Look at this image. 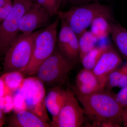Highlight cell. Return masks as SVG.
I'll list each match as a JSON object with an SVG mask.
<instances>
[{
	"mask_svg": "<svg viewBox=\"0 0 127 127\" xmlns=\"http://www.w3.org/2000/svg\"><path fill=\"white\" fill-rule=\"evenodd\" d=\"M109 45L101 44L96 46L81 59L83 68L92 70L102 55L108 47Z\"/></svg>",
	"mask_w": 127,
	"mask_h": 127,
	"instance_id": "16",
	"label": "cell"
},
{
	"mask_svg": "<svg viewBox=\"0 0 127 127\" xmlns=\"http://www.w3.org/2000/svg\"><path fill=\"white\" fill-rule=\"evenodd\" d=\"M82 105L88 125L102 120H114L122 125L123 108L119 104L114 94L110 90L103 91L85 96H78Z\"/></svg>",
	"mask_w": 127,
	"mask_h": 127,
	"instance_id": "1",
	"label": "cell"
},
{
	"mask_svg": "<svg viewBox=\"0 0 127 127\" xmlns=\"http://www.w3.org/2000/svg\"><path fill=\"white\" fill-rule=\"evenodd\" d=\"M110 35L119 52L127 61V29L114 21H109Z\"/></svg>",
	"mask_w": 127,
	"mask_h": 127,
	"instance_id": "15",
	"label": "cell"
},
{
	"mask_svg": "<svg viewBox=\"0 0 127 127\" xmlns=\"http://www.w3.org/2000/svg\"><path fill=\"white\" fill-rule=\"evenodd\" d=\"M121 88L118 93L114 94L115 98L123 108H127V84Z\"/></svg>",
	"mask_w": 127,
	"mask_h": 127,
	"instance_id": "24",
	"label": "cell"
},
{
	"mask_svg": "<svg viewBox=\"0 0 127 127\" xmlns=\"http://www.w3.org/2000/svg\"><path fill=\"white\" fill-rule=\"evenodd\" d=\"M124 109H125V110H126V111H127V108H124Z\"/></svg>",
	"mask_w": 127,
	"mask_h": 127,
	"instance_id": "32",
	"label": "cell"
},
{
	"mask_svg": "<svg viewBox=\"0 0 127 127\" xmlns=\"http://www.w3.org/2000/svg\"><path fill=\"white\" fill-rule=\"evenodd\" d=\"M23 73L17 71L3 73L0 76L9 90L13 94L20 87L25 78Z\"/></svg>",
	"mask_w": 127,
	"mask_h": 127,
	"instance_id": "19",
	"label": "cell"
},
{
	"mask_svg": "<svg viewBox=\"0 0 127 127\" xmlns=\"http://www.w3.org/2000/svg\"><path fill=\"white\" fill-rule=\"evenodd\" d=\"M33 2V0H14L10 13L0 23V59H4L7 51L20 33L21 19Z\"/></svg>",
	"mask_w": 127,
	"mask_h": 127,
	"instance_id": "6",
	"label": "cell"
},
{
	"mask_svg": "<svg viewBox=\"0 0 127 127\" xmlns=\"http://www.w3.org/2000/svg\"><path fill=\"white\" fill-rule=\"evenodd\" d=\"M68 90L60 86L53 87L45 96L44 103L46 109L52 116L51 122L56 119L67 97Z\"/></svg>",
	"mask_w": 127,
	"mask_h": 127,
	"instance_id": "13",
	"label": "cell"
},
{
	"mask_svg": "<svg viewBox=\"0 0 127 127\" xmlns=\"http://www.w3.org/2000/svg\"><path fill=\"white\" fill-rule=\"evenodd\" d=\"M14 108L15 112L27 110V106L25 98L18 91H16L13 94Z\"/></svg>",
	"mask_w": 127,
	"mask_h": 127,
	"instance_id": "23",
	"label": "cell"
},
{
	"mask_svg": "<svg viewBox=\"0 0 127 127\" xmlns=\"http://www.w3.org/2000/svg\"><path fill=\"white\" fill-rule=\"evenodd\" d=\"M127 70V61L109 74L107 79L104 89L111 90L114 88L117 87L119 79Z\"/></svg>",
	"mask_w": 127,
	"mask_h": 127,
	"instance_id": "20",
	"label": "cell"
},
{
	"mask_svg": "<svg viewBox=\"0 0 127 127\" xmlns=\"http://www.w3.org/2000/svg\"><path fill=\"white\" fill-rule=\"evenodd\" d=\"M104 86L92 70L83 68L77 75L74 92L78 96H85L104 90Z\"/></svg>",
	"mask_w": 127,
	"mask_h": 127,
	"instance_id": "12",
	"label": "cell"
},
{
	"mask_svg": "<svg viewBox=\"0 0 127 127\" xmlns=\"http://www.w3.org/2000/svg\"><path fill=\"white\" fill-rule=\"evenodd\" d=\"M50 17L45 9L33 2L21 19L19 25L20 32L30 34L46 26L49 23Z\"/></svg>",
	"mask_w": 127,
	"mask_h": 127,
	"instance_id": "9",
	"label": "cell"
},
{
	"mask_svg": "<svg viewBox=\"0 0 127 127\" xmlns=\"http://www.w3.org/2000/svg\"><path fill=\"white\" fill-rule=\"evenodd\" d=\"M122 62L119 53L112 45H109L92 71L105 87L108 76L122 65Z\"/></svg>",
	"mask_w": 127,
	"mask_h": 127,
	"instance_id": "11",
	"label": "cell"
},
{
	"mask_svg": "<svg viewBox=\"0 0 127 127\" xmlns=\"http://www.w3.org/2000/svg\"><path fill=\"white\" fill-rule=\"evenodd\" d=\"M4 113L0 109V127H3L5 123V117Z\"/></svg>",
	"mask_w": 127,
	"mask_h": 127,
	"instance_id": "29",
	"label": "cell"
},
{
	"mask_svg": "<svg viewBox=\"0 0 127 127\" xmlns=\"http://www.w3.org/2000/svg\"><path fill=\"white\" fill-rule=\"evenodd\" d=\"M9 127H50L51 124L28 110L15 112L9 118Z\"/></svg>",
	"mask_w": 127,
	"mask_h": 127,
	"instance_id": "14",
	"label": "cell"
},
{
	"mask_svg": "<svg viewBox=\"0 0 127 127\" xmlns=\"http://www.w3.org/2000/svg\"><path fill=\"white\" fill-rule=\"evenodd\" d=\"M90 26V31L98 41L106 39L110 35L109 21L103 17L95 18Z\"/></svg>",
	"mask_w": 127,
	"mask_h": 127,
	"instance_id": "18",
	"label": "cell"
},
{
	"mask_svg": "<svg viewBox=\"0 0 127 127\" xmlns=\"http://www.w3.org/2000/svg\"><path fill=\"white\" fill-rule=\"evenodd\" d=\"M48 12L51 16L57 15L61 6L59 0H33Z\"/></svg>",
	"mask_w": 127,
	"mask_h": 127,
	"instance_id": "21",
	"label": "cell"
},
{
	"mask_svg": "<svg viewBox=\"0 0 127 127\" xmlns=\"http://www.w3.org/2000/svg\"><path fill=\"white\" fill-rule=\"evenodd\" d=\"M57 15L68 24L78 36L87 30L94 20L98 17H103L109 21H114L110 7L98 2L76 6L67 11H58Z\"/></svg>",
	"mask_w": 127,
	"mask_h": 127,
	"instance_id": "2",
	"label": "cell"
},
{
	"mask_svg": "<svg viewBox=\"0 0 127 127\" xmlns=\"http://www.w3.org/2000/svg\"><path fill=\"white\" fill-rule=\"evenodd\" d=\"M127 84V70L122 76L119 81L117 87L122 88Z\"/></svg>",
	"mask_w": 127,
	"mask_h": 127,
	"instance_id": "28",
	"label": "cell"
},
{
	"mask_svg": "<svg viewBox=\"0 0 127 127\" xmlns=\"http://www.w3.org/2000/svg\"><path fill=\"white\" fill-rule=\"evenodd\" d=\"M105 0H67V1L76 6L79 5L92 2H100Z\"/></svg>",
	"mask_w": 127,
	"mask_h": 127,
	"instance_id": "27",
	"label": "cell"
},
{
	"mask_svg": "<svg viewBox=\"0 0 127 127\" xmlns=\"http://www.w3.org/2000/svg\"><path fill=\"white\" fill-rule=\"evenodd\" d=\"M60 19L58 16L45 29L39 32L35 40L31 61L23 73L24 75H35L41 64L53 53L57 41V30Z\"/></svg>",
	"mask_w": 127,
	"mask_h": 127,
	"instance_id": "5",
	"label": "cell"
},
{
	"mask_svg": "<svg viewBox=\"0 0 127 127\" xmlns=\"http://www.w3.org/2000/svg\"><path fill=\"white\" fill-rule=\"evenodd\" d=\"M75 64L56 48L51 55L41 64L35 75L47 86L61 87Z\"/></svg>",
	"mask_w": 127,
	"mask_h": 127,
	"instance_id": "4",
	"label": "cell"
},
{
	"mask_svg": "<svg viewBox=\"0 0 127 127\" xmlns=\"http://www.w3.org/2000/svg\"><path fill=\"white\" fill-rule=\"evenodd\" d=\"M17 90L25 98L27 110L47 122L46 109L44 103L46 95L44 83L36 77L27 78Z\"/></svg>",
	"mask_w": 127,
	"mask_h": 127,
	"instance_id": "7",
	"label": "cell"
},
{
	"mask_svg": "<svg viewBox=\"0 0 127 127\" xmlns=\"http://www.w3.org/2000/svg\"><path fill=\"white\" fill-rule=\"evenodd\" d=\"M67 1V0H59L60 5H61V6L65 4Z\"/></svg>",
	"mask_w": 127,
	"mask_h": 127,
	"instance_id": "31",
	"label": "cell"
},
{
	"mask_svg": "<svg viewBox=\"0 0 127 127\" xmlns=\"http://www.w3.org/2000/svg\"><path fill=\"white\" fill-rule=\"evenodd\" d=\"M11 0H0V7L4 5Z\"/></svg>",
	"mask_w": 127,
	"mask_h": 127,
	"instance_id": "30",
	"label": "cell"
},
{
	"mask_svg": "<svg viewBox=\"0 0 127 127\" xmlns=\"http://www.w3.org/2000/svg\"><path fill=\"white\" fill-rule=\"evenodd\" d=\"M13 94L6 95L0 97V109L4 113H8L14 110Z\"/></svg>",
	"mask_w": 127,
	"mask_h": 127,
	"instance_id": "22",
	"label": "cell"
},
{
	"mask_svg": "<svg viewBox=\"0 0 127 127\" xmlns=\"http://www.w3.org/2000/svg\"><path fill=\"white\" fill-rule=\"evenodd\" d=\"M10 94H13V93L6 86L4 80L0 76V97Z\"/></svg>",
	"mask_w": 127,
	"mask_h": 127,
	"instance_id": "26",
	"label": "cell"
},
{
	"mask_svg": "<svg viewBox=\"0 0 127 127\" xmlns=\"http://www.w3.org/2000/svg\"><path fill=\"white\" fill-rule=\"evenodd\" d=\"M126 1H127V0H126Z\"/></svg>",
	"mask_w": 127,
	"mask_h": 127,
	"instance_id": "33",
	"label": "cell"
},
{
	"mask_svg": "<svg viewBox=\"0 0 127 127\" xmlns=\"http://www.w3.org/2000/svg\"><path fill=\"white\" fill-rule=\"evenodd\" d=\"M13 5V1L12 0L0 7V23L4 20L10 13Z\"/></svg>",
	"mask_w": 127,
	"mask_h": 127,
	"instance_id": "25",
	"label": "cell"
},
{
	"mask_svg": "<svg viewBox=\"0 0 127 127\" xmlns=\"http://www.w3.org/2000/svg\"><path fill=\"white\" fill-rule=\"evenodd\" d=\"M86 122L84 109L80 106L75 94L68 90V95L56 120L51 122L53 127H80Z\"/></svg>",
	"mask_w": 127,
	"mask_h": 127,
	"instance_id": "8",
	"label": "cell"
},
{
	"mask_svg": "<svg viewBox=\"0 0 127 127\" xmlns=\"http://www.w3.org/2000/svg\"><path fill=\"white\" fill-rule=\"evenodd\" d=\"M41 30L18 34L4 58L3 73L14 71L23 73L25 70L31 60L35 40Z\"/></svg>",
	"mask_w": 127,
	"mask_h": 127,
	"instance_id": "3",
	"label": "cell"
},
{
	"mask_svg": "<svg viewBox=\"0 0 127 127\" xmlns=\"http://www.w3.org/2000/svg\"><path fill=\"white\" fill-rule=\"evenodd\" d=\"M78 37L79 48V59L96 46L98 40L91 31L86 30Z\"/></svg>",
	"mask_w": 127,
	"mask_h": 127,
	"instance_id": "17",
	"label": "cell"
},
{
	"mask_svg": "<svg viewBox=\"0 0 127 127\" xmlns=\"http://www.w3.org/2000/svg\"><path fill=\"white\" fill-rule=\"evenodd\" d=\"M59 19L61 28L57 39L58 48L65 57L75 64L79 59L78 37L65 21Z\"/></svg>",
	"mask_w": 127,
	"mask_h": 127,
	"instance_id": "10",
	"label": "cell"
}]
</instances>
